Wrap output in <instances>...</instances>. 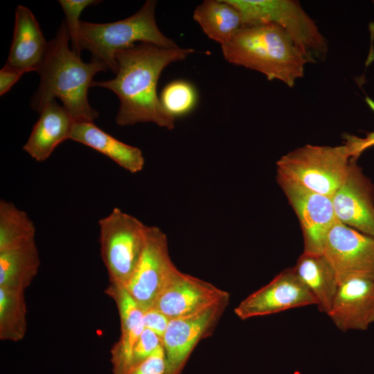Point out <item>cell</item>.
Wrapping results in <instances>:
<instances>
[{
    "label": "cell",
    "instance_id": "obj_1",
    "mask_svg": "<svg viewBox=\"0 0 374 374\" xmlns=\"http://www.w3.org/2000/svg\"><path fill=\"white\" fill-rule=\"evenodd\" d=\"M195 50L190 48H164L151 43H140L118 51L116 77L93 81L91 87L112 91L120 105L116 122L120 126L154 123L171 130L175 118L162 106L157 86L162 71L174 62L185 60Z\"/></svg>",
    "mask_w": 374,
    "mask_h": 374
},
{
    "label": "cell",
    "instance_id": "obj_2",
    "mask_svg": "<svg viewBox=\"0 0 374 374\" xmlns=\"http://www.w3.org/2000/svg\"><path fill=\"white\" fill-rule=\"evenodd\" d=\"M70 42L64 21L55 37L48 42L46 56L37 71L40 83L30 105L40 112L47 104L59 98L76 122H93L99 113L89 103L88 90L93 76L108 68L96 60L84 62L80 55L69 47Z\"/></svg>",
    "mask_w": 374,
    "mask_h": 374
},
{
    "label": "cell",
    "instance_id": "obj_3",
    "mask_svg": "<svg viewBox=\"0 0 374 374\" xmlns=\"http://www.w3.org/2000/svg\"><path fill=\"white\" fill-rule=\"evenodd\" d=\"M221 48L229 62L260 72L269 80H277L290 87L304 75L308 64L286 32L272 24L244 26Z\"/></svg>",
    "mask_w": 374,
    "mask_h": 374
},
{
    "label": "cell",
    "instance_id": "obj_4",
    "mask_svg": "<svg viewBox=\"0 0 374 374\" xmlns=\"http://www.w3.org/2000/svg\"><path fill=\"white\" fill-rule=\"evenodd\" d=\"M156 5V1L148 0L136 13L114 22L81 21L72 49L79 55L84 49L89 51L92 60L103 63L116 74V53L137 42L168 48L178 47L159 29L155 20Z\"/></svg>",
    "mask_w": 374,
    "mask_h": 374
},
{
    "label": "cell",
    "instance_id": "obj_5",
    "mask_svg": "<svg viewBox=\"0 0 374 374\" xmlns=\"http://www.w3.org/2000/svg\"><path fill=\"white\" fill-rule=\"evenodd\" d=\"M240 13L242 27L272 24L282 28L302 52L308 63L323 61L327 39L314 20L294 0H227Z\"/></svg>",
    "mask_w": 374,
    "mask_h": 374
},
{
    "label": "cell",
    "instance_id": "obj_6",
    "mask_svg": "<svg viewBox=\"0 0 374 374\" xmlns=\"http://www.w3.org/2000/svg\"><path fill=\"white\" fill-rule=\"evenodd\" d=\"M348 148L307 144L276 161V175L332 197L343 184L351 162Z\"/></svg>",
    "mask_w": 374,
    "mask_h": 374
},
{
    "label": "cell",
    "instance_id": "obj_7",
    "mask_svg": "<svg viewBox=\"0 0 374 374\" xmlns=\"http://www.w3.org/2000/svg\"><path fill=\"white\" fill-rule=\"evenodd\" d=\"M98 224L102 259L112 286L125 288L141 260L148 226L118 208L100 219Z\"/></svg>",
    "mask_w": 374,
    "mask_h": 374
},
{
    "label": "cell",
    "instance_id": "obj_8",
    "mask_svg": "<svg viewBox=\"0 0 374 374\" xmlns=\"http://www.w3.org/2000/svg\"><path fill=\"white\" fill-rule=\"evenodd\" d=\"M178 270L170 256L166 235L156 226H148L143 252L125 289L145 312L151 309Z\"/></svg>",
    "mask_w": 374,
    "mask_h": 374
},
{
    "label": "cell",
    "instance_id": "obj_9",
    "mask_svg": "<svg viewBox=\"0 0 374 374\" xmlns=\"http://www.w3.org/2000/svg\"><path fill=\"white\" fill-rule=\"evenodd\" d=\"M276 181L299 219L303 252L323 254L328 233L337 221L331 197L278 175Z\"/></svg>",
    "mask_w": 374,
    "mask_h": 374
},
{
    "label": "cell",
    "instance_id": "obj_10",
    "mask_svg": "<svg viewBox=\"0 0 374 374\" xmlns=\"http://www.w3.org/2000/svg\"><path fill=\"white\" fill-rule=\"evenodd\" d=\"M323 254L334 269L339 283L353 276L374 277V238L337 220L328 233Z\"/></svg>",
    "mask_w": 374,
    "mask_h": 374
},
{
    "label": "cell",
    "instance_id": "obj_11",
    "mask_svg": "<svg viewBox=\"0 0 374 374\" xmlns=\"http://www.w3.org/2000/svg\"><path fill=\"white\" fill-rule=\"evenodd\" d=\"M312 305H317L315 298L292 268H287L244 299L235 308L234 312L245 320Z\"/></svg>",
    "mask_w": 374,
    "mask_h": 374
},
{
    "label": "cell",
    "instance_id": "obj_12",
    "mask_svg": "<svg viewBox=\"0 0 374 374\" xmlns=\"http://www.w3.org/2000/svg\"><path fill=\"white\" fill-rule=\"evenodd\" d=\"M229 301V292L178 269L151 309L172 319L187 317Z\"/></svg>",
    "mask_w": 374,
    "mask_h": 374
},
{
    "label": "cell",
    "instance_id": "obj_13",
    "mask_svg": "<svg viewBox=\"0 0 374 374\" xmlns=\"http://www.w3.org/2000/svg\"><path fill=\"white\" fill-rule=\"evenodd\" d=\"M228 303L170 320L162 338L170 374H181L193 349L213 332Z\"/></svg>",
    "mask_w": 374,
    "mask_h": 374
},
{
    "label": "cell",
    "instance_id": "obj_14",
    "mask_svg": "<svg viewBox=\"0 0 374 374\" xmlns=\"http://www.w3.org/2000/svg\"><path fill=\"white\" fill-rule=\"evenodd\" d=\"M337 220L374 238V187L352 158L347 175L331 197Z\"/></svg>",
    "mask_w": 374,
    "mask_h": 374
},
{
    "label": "cell",
    "instance_id": "obj_15",
    "mask_svg": "<svg viewBox=\"0 0 374 374\" xmlns=\"http://www.w3.org/2000/svg\"><path fill=\"white\" fill-rule=\"evenodd\" d=\"M327 315L343 332L366 330L374 323V277L357 276L340 282Z\"/></svg>",
    "mask_w": 374,
    "mask_h": 374
},
{
    "label": "cell",
    "instance_id": "obj_16",
    "mask_svg": "<svg viewBox=\"0 0 374 374\" xmlns=\"http://www.w3.org/2000/svg\"><path fill=\"white\" fill-rule=\"evenodd\" d=\"M48 47V42L31 10L18 6L15 10L13 37L6 64L24 73L37 72Z\"/></svg>",
    "mask_w": 374,
    "mask_h": 374
},
{
    "label": "cell",
    "instance_id": "obj_17",
    "mask_svg": "<svg viewBox=\"0 0 374 374\" xmlns=\"http://www.w3.org/2000/svg\"><path fill=\"white\" fill-rule=\"evenodd\" d=\"M31 134L23 149L39 162L46 161L56 147L70 139L76 122L71 113L54 100L39 112Z\"/></svg>",
    "mask_w": 374,
    "mask_h": 374
},
{
    "label": "cell",
    "instance_id": "obj_18",
    "mask_svg": "<svg viewBox=\"0 0 374 374\" xmlns=\"http://www.w3.org/2000/svg\"><path fill=\"white\" fill-rule=\"evenodd\" d=\"M116 299L121 324L119 342L114 349V374H126L132 366L134 348L145 326L143 311L124 287L113 286L112 292Z\"/></svg>",
    "mask_w": 374,
    "mask_h": 374
},
{
    "label": "cell",
    "instance_id": "obj_19",
    "mask_svg": "<svg viewBox=\"0 0 374 374\" xmlns=\"http://www.w3.org/2000/svg\"><path fill=\"white\" fill-rule=\"evenodd\" d=\"M70 139L106 155L131 173L135 174L143 169L145 159L139 148L116 139L93 122H75Z\"/></svg>",
    "mask_w": 374,
    "mask_h": 374
},
{
    "label": "cell",
    "instance_id": "obj_20",
    "mask_svg": "<svg viewBox=\"0 0 374 374\" xmlns=\"http://www.w3.org/2000/svg\"><path fill=\"white\" fill-rule=\"evenodd\" d=\"M292 269L315 298L320 311L327 314L336 294L339 281L334 269L324 255L303 252Z\"/></svg>",
    "mask_w": 374,
    "mask_h": 374
},
{
    "label": "cell",
    "instance_id": "obj_21",
    "mask_svg": "<svg viewBox=\"0 0 374 374\" xmlns=\"http://www.w3.org/2000/svg\"><path fill=\"white\" fill-rule=\"evenodd\" d=\"M193 19L204 33L221 45L242 28L240 12L227 0H205L194 10Z\"/></svg>",
    "mask_w": 374,
    "mask_h": 374
},
{
    "label": "cell",
    "instance_id": "obj_22",
    "mask_svg": "<svg viewBox=\"0 0 374 374\" xmlns=\"http://www.w3.org/2000/svg\"><path fill=\"white\" fill-rule=\"evenodd\" d=\"M39 265L35 242L0 252V287L23 291L37 274Z\"/></svg>",
    "mask_w": 374,
    "mask_h": 374
},
{
    "label": "cell",
    "instance_id": "obj_23",
    "mask_svg": "<svg viewBox=\"0 0 374 374\" xmlns=\"http://www.w3.org/2000/svg\"><path fill=\"white\" fill-rule=\"evenodd\" d=\"M35 226L28 214L13 203L0 201V252L35 242Z\"/></svg>",
    "mask_w": 374,
    "mask_h": 374
},
{
    "label": "cell",
    "instance_id": "obj_24",
    "mask_svg": "<svg viewBox=\"0 0 374 374\" xmlns=\"http://www.w3.org/2000/svg\"><path fill=\"white\" fill-rule=\"evenodd\" d=\"M23 291L0 287V332L2 339L21 338L25 332Z\"/></svg>",
    "mask_w": 374,
    "mask_h": 374
},
{
    "label": "cell",
    "instance_id": "obj_25",
    "mask_svg": "<svg viewBox=\"0 0 374 374\" xmlns=\"http://www.w3.org/2000/svg\"><path fill=\"white\" fill-rule=\"evenodd\" d=\"M160 101L165 110L173 118L190 112L195 107L197 94L194 87L187 81L175 80L163 89Z\"/></svg>",
    "mask_w": 374,
    "mask_h": 374
},
{
    "label": "cell",
    "instance_id": "obj_26",
    "mask_svg": "<svg viewBox=\"0 0 374 374\" xmlns=\"http://www.w3.org/2000/svg\"><path fill=\"white\" fill-rule=\"evenodd\" d=\"M65 14V23L71 38V46L76 40L78 28L81 21L80 17L87 7L102 2L96 0H59Z\"/></svg>",
    "mask_w": 374,
    "mask_h": 374
},
{
    "label": "cell",
    "instance_id": "obj_27",
    "mask_svg": "<svg viewBox=\"0 0 374 374\" xmlns=\"http://www.w3.org/2000/svg\"><path fill=\"white\" fill-rule=\"evenodd\" d=\"M126 374H170L163 346L133 366Z\"/></svg>",
    "mask_w": 374,
    "mask_h": 374
},
{
    "label": "cell",
    "instance_id": "obj_28",
    "mask_svg": "<svg viewBox=\"0 0 374 374\" xmlns=\"http://www.w3.org/2000/svg\"><path fill=\"white\" fill-rule=\"evenodd\" d=\"M161 346L162 338L145 328L134 348L132 367L148 357Z\"/></svg>",
    "mask_w": 374,
    "mask_h": 374
},
{
    "label": "cell",
    "instance_id": "obj_29",
    "mask_svg": "<svg viewBox=\"0 0 374 374\" xmlns=\"http://www.w3.org/2000/svg\"><path fill=\"white\" fill-rule=\"evenodd\" d=\"M366 102L374 112V100L367 97ZM344 138V144L348 148L351 157L355 159H357L365 150L374 145V131L367 133L364 138L349 134Z\"/></svg>",
    "mask_w": 374,
    "mask_h": 374
},
{
    "label": "cell",
    "instance_id": "obj_30",
    "mask_svg": "<svg viewBox=\"0 0 374 374\" xmlns=\"http://www.w3.org/2000/svg\"><path fill=\"white\" fill-rule=\"evenodd\" d=\"M170 320L167 316L154 309L143 312L145 328L151 330L161 338L163 337Z\"/></svg>",
    "mask_w": 374,
    "mask_h": 374
},
{
    "label": "cell",
    "instance_id": "obj_31",
    "mask_svg": "<svg viewBox=\"0 0 374 374\" xmlns=\"http://www.w3.org/2000/svg\"><path fill=\"white\" fill-rule=\"evenodd\" d=\"M24 73V71L6 64L0 71V95L7 93Z\"/></svg>",
    "mask_w": 374,
    "mask_h": 374
},
{
    "label": "cell",
    "instance_id": "obj_32",
    "mask_svg": "<svg viewBox=\"0 0 374 374\" xmlns=\"http://www.w3.org/2000/svg\"><path fill=\"white\" fill-rule=\"evenodd\" d=\"M373 3H374V1H373Z\"/></svg>",
    "mask_w": 374,
    "mask_h": 374
}]
</instances>
